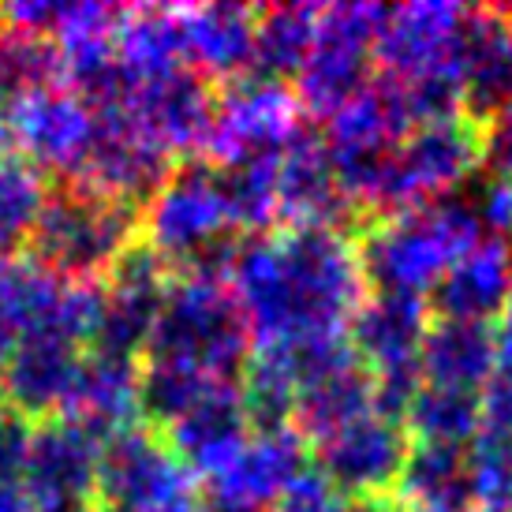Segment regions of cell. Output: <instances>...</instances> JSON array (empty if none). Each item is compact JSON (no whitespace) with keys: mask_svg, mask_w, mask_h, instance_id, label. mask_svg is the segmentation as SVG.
I'll return each mask as SVG.
<instances>
[{"mask_svg":"<svg viewBox=\"0 0 512 512\" xmlns=\"http://www.w3.org/2000/svg\"><path fill=\"white\" fill-rule=\"evenodd\" d=\"M98 434L72 419L34 423L23 449V490L34 512H94L98 498Z\"/></svg>","mask_w":512,"mask_h":512,"instance_id":"13","label":"cell"},{"mask_svg":"<svg viewBox=\"0 0 512 512\" xmlns=\"http://www.w3.org/2000/svg\"><path fill=\"white\" fill-rule=\"evenodd\" d=\"M169 281V266L154 251H146L139 240L131 243L124 258L101 281V318L90 348L109 352V356L143 359Z\"/></svg>","mask_w":512,"mask_h":512,"instance_id":"16","label":"cell"},{"mask_svg":"<svg viewBox=\"0 0 512 512\" xmlns=\"http://www.w3.org/2000/svg\"><path fill=\"white\" fill-rule=\"evenodd\" d=\"M486 161L498 169V176H512V101H505L498 113L483 124Z\"/></svg>","mask_w":512,"mask_h":512,"instance_id":"32","label":"cell"},{"mask_svg":"<svg viewBox=\"0 0 512 512\" xmlns=\"http://www.w3.org/2000/svg\"><path fill=\"white\" fill-rule=\"evenodd\" d=\"M187 72L199 79L236 83L255 57V8L243 4H187L172 8Z\"/></svg>","mask_w":512,"mask_h":512,"instance_id":"18","label":"cell"},{"mask_svg":"<svg viewBox=\"0 0 512 512\" xmlns=\"http://www.w3.org/2000/svg\"><path fill=\"white\" fill-rule=\"evenodd\" d=\"M83 352L86 348L53 337V333L15 337L0 363V397H4L8 415L23 419L27 427L45 423V419H60Z\"/></svg>","mask_w":512,"mask_h":512,"instance_id":"17","label":"cell"},{"mask_svg":"<svg viewBox=\"0 0 512 512\" xmlns=\"http://www.w3.org/2000/svg\"><path fill=\"white\" fill-rule=\"evenodd\" d=\"M221 277L258 352L341 341L367 299L356 240L341 228H281L240 240Z\"/></svg>","mask_w":512,"mask_h":512,"instance_id":"1","label":"cell"},{"mask_svg":"<svg viewBox=\"0 0 512 512\" xmlns=\"http://www.w3.org/2000/svg\"><path fill=\"white\" fill-rule=\"evenodd\" d=\"M400 423L423 445H453L468 449L483 430V400L479 393L445 389V385H419L400 415Z\"/></svg>","mask_w":512,"mask_h":512,"instance_id":"26","label":"cell"},{"mask_svg":"<svg viewBox=\"0 0 512 512\" xmlns=\"http://www.w3.org/2000/svg\"><path fill=\"white\" fill-rule=\"evenodd\" d=\"M15 344V333L12 326H8V318H4V311H0V363H4V356H8V348Z\"/></svg>","mask_w":512,"mask_h":512,"instance_id":"35","label":"cell"},{"mask_svg":"<svg viewBox=\"0 0 512 512\" xmlns=\"http://www.w3.org/2000/svg\"><path fill=\"white\" fill-rule=\"evenodd\" d=\"M505 101H512V30L498 8H471L460 68V109L486 124Z\"/></svg>","mask_w":512,"mask_h":512,"instance_id":"22","label":"cell"},{"mask_svg":"<svg viewBox=\"0 0 512 512\" xmlns=\"http://www.w3.org/2000/svg\"><path fill=\"white\" fill-rule=\"evenodd\" d=\"M389 8L382 4H322L318 30L303 68L296 72V101L303 113L329 116L370 83L374 45Z\"/></svg>","mask_w":512,"mask_h":512,"instance_id":"11","label":"cell"},{"mask_svg":"<svg viewBox=\"0 0 512 512\" xmlns=\"http://www.w3.org/2000/svg\"><path fill=\"white\" fill-rule=\"evenodd\" d=\"M490 333H494V374H509L512 378V296L501 307L498 326Z\"/></svg>","mask_w":512,"mask_h":512,"instance_id":"33","label":"cell"},{"mask_svg":"<svg viewBox=\"0 0 512 512\" xmlns=\"http://www.w3.org/2000/svg\"><path fill=\"white\" fill-rule=\"evenodd\" d=\"M419 374L427 385L483 393L494 378V333L483 322L430 318L419 352Z\"/></svg>","mask_w":512,"mask_h":512,"instance_id":"23","label":"cell"},{"mask_svg":"<svg viewBox=\"0 0 512 512\" xmlns=\"http://www.w3.org/2000/svg\"><path fill=\"white\" fill-rule=\"evenodd\" d=\"M273 512H344V498L318 471L307 468L285 490V498L273 505Z\"/></svg>","mask_w":512,"mask_h":512,"instance_id":"30","label":"cell"},{"mask_svg":"<svg viewBox=\"0 0 512 512\" xmlns=\"http://www.w3.org/2000/svg\"><path fill=\"white\" fill-rule=\"evenodd\" d=\"M486 228H494V236L512 243V176H498L483 191V199L475 202Z\"/></svg>","mask_w":512,"mask_h":512,"instance_id":"31","label":"cell"},{"mask_svg":"<svg viewBox=\"0 0 512 512\" xmlns=\"http://www.w3.org/2000/svg\"><path fill=\"white\" fill-rule=\"evenodd\" d=\"M318 8L322 4H273V8L255 12L251 72L258 79H273V83L296 79V72L303 68V60L314 45Z\"/></svg>","mask_w":512,"mask_h":512,"instance_id":"25","label":"cell"},{"mask_svg":"<svg viewBox=\"0 0 512 512\" xmlns=\"http://www.w3.org/2000/svg\"><path fill=\"white\" fill-rule=\"evenodd\" d=\"M60 419H72L101 441L135 427L139 419V359L86 348Z\"/></svg>","mask_w":512,"mask_h":512,"instance_id":"20","label":"cell"},{"mask_svg":"<svg viewBox=\"0 0 512 512\" xmlns=\"http://www.w3.org/2000/svg\"><path fill=\"white\" fill-rule=\"evenodd\" d=\"M468 475L475 505L512 509V430H479L468 445Z\"/></svg>","mask_w":512,"mask_h":512,"instance_id":"29","label":"cell"},{"mask_svg":"<svg viewBox=\"0 0 512 512\" xmlns=\"http://www.w3.org/2000/svg\"><path fill=\"white\" fill-rule=\"evenodd\" d=\"M471 8L449 0H415L389 8L374 45L382 79L400 86L412 105L415 124L460 109V68L468 42Z\"/></svg>","mask_w":512,"mask_h":512,"instance_id":"3","label":"cell"},{"mask_svg":"<svg viewBox=\"0 0 512 512\" xmlns=\"http://www.w3.org/2000/svg\"><path fill=\"white\" fill-rule=\"evenodd\" d=\"M139 240V210L116 199L64 184L49 191L34 225V262L68 281H105L109 270Z\"/></svg>","mask_w":512,"mask_h":512,"instance_id":"7","label":"cell"},{"mask_svg":"<svg viewBox=\"0 0 512 512\" xmlns=\"http://www.w3.org/2000/svg\"><path fill=\"white\" fill-rule=\"evenodd\" d=\"M430 296L438 318L486 326L512 296V243L501 236H483L479 243H471Z\"/></svg>","mask_w":512,"mask_h":512,"instance_id":"21","label":"cell"},{"mask_svg":"<svg viewBox=\"0 0 512 512\" xmlns=\"http://www.w3.org/2000/svg\"><path fill=\"white\" fill-rule=\"evenodd\" d=\"M60 83H64V60L57 45L42 34L0 23V109Z\"/></svg>","mask_w":512,"mask_h":512,"instance_id":"27","label":"cell"},{"mask_svg":"<svg viewBox=\"0 0 512 512\" xmlns=\"http://www.w3.org/2000/svg\"><path fill=\"white\" fill-rule=\"evenodd\" d=\"M98 139V113L68 86H49L0 109V154L72 184Z\"/></svg>","mask_w":512,"mask_h":512,"instance_id":"12","label":"cell"},{"mask_svg":"<svg viewBox=\"0 0 512 512\" xmlns=\"http://www.w3.org/2000/svg\"><path fill=\"white\" fill-rule=\"evenodd\" d=\"M344 512H408V509L389 494V498H363V501H356V505H348Z\"/></svg>","mask_w":512,"mask_h":512,"instance_id":"34","label":"cell"},{"mask_svg":"<svg viewBox=\"0 0 512 512\" xmlns=\"http://www.w3.org/2000/svg\"><path fill=\"white\" fill-rule=\"evenodd\" d=\"M483 228L479 206L460 195L370 217L356 240L367 288L427 299L456 258L483 240Z\"/></svg>","mask_w":512,"mask_h":512,"instance_id":"2","label":"cell"},{"mask_svg":"<svg viewBox=\"0 0 512 512\" xmlns=\"http://www.w3.org/2000/svg\"><path fill=\"white\" fill-rule=\"evenodd\" d=\"M303 131H307L303 105L285 83L243 75L228 83L225 94L214 101V120L202 154L206 165L228 172L285 154Z\"/></svg>","mask_w":512,"mask_h":512,"instance_id":"8","label":"cell"},{"mask_svg":"<svg viewBox=\"0 0 512 512\" xmlns=\"http://www.w3.org/2000/svg\"><path fill=\"white\" fill-rule=\"evenodd\" d=\"M408 430L397 415L374 412L359 415L352 423L337 427L333 434L314 441V464L337 494L348 498H389L400 479V468L408 460Z\"/></svg>","mask_w":512,"mask_h":512,"instance_id":"14","label":"cell"},{"mask_svg":"<svg viewBox=\"0 0 512 512\" xmlns=\"http://www.w3.org/2000/svg\"><path fill=\"white\" fill-rule=\"evenodd\" d=\"M498 12H501V19H505V27L512 30V4H509V8H498Z\"/></svg>","mask_w":512,"mask_h":512,"instance_id":"37","label":"cell"},{"mask_svg":"<svg viewBox=\"0 0 512 512\" xmlns=\"http://www.w3.org/2000/svg\"><path fill=\"white\" fill-rule=\"evenodd\" d=\"M240 236L225 180L206 161H184L172 169L139 206V243L154 251L169 273L221 277Z\"/></svg>","mask_w":512,"mask_h":512,"instance_id":"4","label":"cell"},{"mask_svg":"<svg viewBox=\"0 0 512 512\" xmlns=\"http://www.w3.org/2000/svg\"><path fill=\"white\" fill-rule=\"evenodd\" d=\"M427 329V299L397 296V292H367L348 326V344L374 382L378 408L397 419L404 415L415 389L423 385L419 352Z\"/></svg>","mask_w":512,"mask_h":512,"instance_id":"9","label":"cell"},{"mask_svg":"<svg viewBox=\"0 0 512 512\" xmlns=\"http://www.w3.org/2000/svg\"><path fill=\"white\" fill-rule=\"evenodd\" d=\"M468 512H512L509 505H471Z\"/></svg>","mask_w":512,"mask_h":512,"instance_id":"36","label":"cell"},{"mask_svg":"<svg viewBox=\"0 0 512 512\" xmlns=\"http://www.w3.org/2000/svg\"><path fill=\"white\" fill-rule=\"evenodd\" d=\"M397 501L408 512H468L475 505L468 449L415 441L400 468Z\"/></svg>","mask_w":512,"mask_h":512,"instance_id":"24","label":"cell"},{"mask_svg":"<svg viewBox=\"0 0 512 512\" xmlns=\"http://www.w3.org/2000/svg\"><path fill=\"white\" fill-rule=\"evenodd\" d=\"M356 221L329 169L318 131H303L277 157V225L281 228H341Z\"/></svg>","mask_w":512,"mask_h":512,"instance_id":"19","label":"cell"},{"mask_svg":"<svg viewBox=\"0 0 512 512\" xmlns=\"http://www.w3.org/2000/svg\"><path fill=\"white\" fill-rule=\"evenodd\" d=\"M486 161L483 124L468 113L434 116L415 124L370 172L356 214H397L438 199H453Z\"/></svg>","mask_w":512,"mask_h":512,"instance_id":"6","label":"cell"},{"mask_svg":"<svg viewBox=\"0 0 512 512\" xmlns=\"http://www.w3.org/2000/svg\"><path fill=\"white\" fill-rule=\"evenodd\" d=\"M94 509L199 512V483L161 434L146 427H128L101 445Z\"/></svg>","mask_w":512,"mask_h":512,"instance_id":"10","label":"cell"},{"mask_svg":"<svg viewBox=\"0 0 512 512\" xmlns=\"http://www.w3.org/2000/svg\"><path fill=\"white\" fill-rule=\"evenodd\" d=\"M49 191V176H42L23 157L0 154V262L15 258V251L30 243Z\"/></svg>","mask_w":512,"mask_h":512,"instance_id":"28","label":"cell"},{"mask_svg":"<svg viewBox=\"0 0 512 512\" xmlns=\"http://www.w3.org/2000/svg\"><path fill=\"white\" fill-rule=\"evenodd\" d=\"M251 352L243 314L217 273H180L161 299L143 363L191 370L214 382H240Z\"/></svg>","mask_w":512,"mask_h":512,"instance_id":"5","label":"cell"},{"mask_svg":"<svg viewBox=\"0 0 512 512\" xmlns=\"http://www.w3.org/2000/svg\"><path fill=\"white\" fill-rule=\"evenodd\" d=\"M311 468V445L296 427H255L236 445L225 464H217L202 483V505L273 512L285 490Z\"/></svg>","mask_w":512,"mask_h":512,"instance_id":"15","label":"cell"}]
</instances>
